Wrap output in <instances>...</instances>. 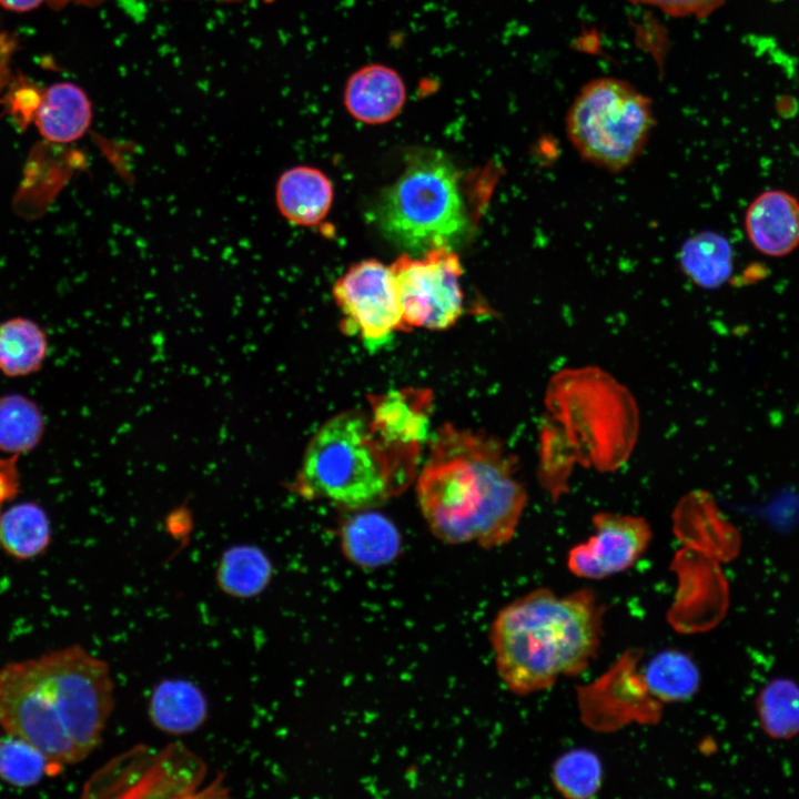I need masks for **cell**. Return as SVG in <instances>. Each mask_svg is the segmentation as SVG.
I'll return each instance as SVG.
<instances>
[{"instance_id":"obj_1","label":"cell","mask_w":799,"mask_h":799,"mask_svg":"<svg viewBox=\"0 0 799 799\" xmlns=\"http://www.w3.org/2000/svg\"><path fill=\"white\" fill-rule=\"evenodd\" d=\"M114 706L109 665L79 644L0 667V729L58 766L84 760L101 744Z\"/></svg>"},{"instance_id":"obj_2","label":"cell","mask_w":799,"mask_h":799,"mask_svg":"<svg viewBox=\"0 0 799 799\" xmlns=\"http://www.w3.org/2000/svg\"><path fill=\"white\" fill-rule=\"evenodd\" d=\"M516 457L498 438L441 426L417 477V500L428 528L448 544L502 546L515 535L527 502Z\"/></svg>"},{"instance_id":"obj_3","label":"cell","mask_w":799,"mask_h":799,"mask_svg":"<svg viewBox=\"0 0 799 799\" xmlns=\"http://www.w3.org/2000/svg\"><path fill=\"white\" fill-rule=\"evenodd\" d=\"M604 607L589 589L558 596L537 588L505 605L489 627L499 678L515 695L577 676L597 656Z\"/></svg>"},{"instance_id":"obj_4","label":"cell","mask_w":799,"mask_h":799,"mask_svg":"<svg viewBox=\"0 0 799 799\" xmlns=\"http://www.w3.org/2000/svg\"><path fill=\"white\" fill-rule=\"evenodd\" d=\"M419 454L421 447L385 439L370 413L345 411L313 434L290 488L351 512L371 508L406 488Z\"/></svg>"},{"instance_id":"obj_5","label":"cell","mask_w":799,"mask_h":799,"mask_svg":"<svg viewBox=\"0 0 799 799\" xmlns=\"http://www.w3.org/2000/svg\"><path fill=\"white\" fill-rule=\"evenodd\" d=\"M544 404L578 464L610 473L630 457L639 436V408L631 392L605 370L558 371L547 384Z\"/></svg>"},{"instance_id":"obj_6","label":"cell","mask_w":799,"mask_h":799,"mask_svg":"<svg viewBox=\"0 0 799 799\" xmlns=\"http://www.w3.org/2000/svg\"><path fill=\"white\" fill-rule=\"evenodd\" d=\"M458 178L441 152L415 154L376 202L374 215L382 233L413 253L452 247L468 225Z\"/></svg>"},{"instance_id":"obj_7","label":"cell","mask_w":799,"mask_h":799,"mask_svg":"<svg viewBox=\"0 0 799 799\" xmlns=\"http://www.w3.org/2000/svg\"><path fill=\"white\" fill-rule=\"evenodd\" d=\"M654 127L651 100L616 78L586 83L566 115L567 136L580 158L613 173L634 163Z\"/></svg>"},{"instance_id":"obj_8","label":"cell","mask_w":799,"mask_h":799,"mask_svg":"<svg viewBox=\"0 0 799 799\" xmlns=\"http://www.w3.org/2000/svg\"><path fill=\"white\" fill-rule=\"evenodd\" d=\"M395 282L404 328L446 330L463 312V274L451 246H438L421 257L403 254L390 266Z\"/></svg>"},{"instance_id":"obj_9","label":"cell","mask_w":799,"mask_h":799,"mask_svg":"<svg viewBox=\"0 0 799 799\" xmlns=\"http://www.w3.org/2000/svg\"><path fill=\"white\" fill-rule=\"evenodd\" d=\"M333 295L343 314V327L366 345L378 346L404 328L398 295L390 266L365 260L340 277Z\"/></svg>"},{"instance_id":"obj_10","label":"cell","mask_w":799,"mask_h":799,"mask_svg":"<svg viewBox=\"0 0 799 799\" xmlns=\"http://www.w3.org/2000/svg\"><path fill=\"white\" fill-rule=\"evenodd\" d=\"M593 527L595 534L567 555L568 569L580 578L604 579L630 568L653 538L649 523L636 515L596 513Z\"/></svg>"},{"instance_id":"obj_11","label":"cell","mask_w":799,"mask_h":799,"mask_svg":"<svg viewBox=\"0 0 799 799\" xmlns=\"http://www.w3.org/2000/svg\"><path fill=\"white\" fill-rule=\"evenodd\" d=\"M675 535L687 546L718 562L737 557L741 547L738 528L724 515L705 489L682 496L672 513Z\"/></svg>"},{"instance_id":"obj_12","label":"cell","mask_w":799,"mask_h":799,"mask_svg":"<svg viewBox=\"0 0 799 799\" xmlns=\"http://www.w3.org/2000/svg\"><path fill=\"white\" fill-rule=\"evenodd\" d=\"M139 754L141 763L133 751L129 759L119 758L124 766L117 759L110 762L118 770L124 771L117 775L124 776V780H131L118 790H151L150 796H172L173 791L175 796H180L179 791L193 790L204 772L203 762L180 745L170 746L151 757L146 756L149 765H144L142 754Z\"/></svg>"},{"instance_id":"obj_13","label":"cell","mask_w":799,"mask_h":799,"mask_svg":"<svg viewBox=\"0 0 799 799\" xmlns=\"http://www.w3.org/2000/svg\"><path fill=\"white\" fill-rule=\"evenodd\" d=\"M406 85L392 67L368 63L346 80L343 103L347 113L365 124H383L395 119L406 102Z\"/></svg>"},{"instance_id":"obj_14","label":"cell","mask_w":799,"mask_h":799,"mask_svg":"<svg viewBox=\"0 0 799 799\" xmlns=\"http://www.w3.org/2000/svg\"><path fill=\"white\" fill-rule=\"evenodd\" d=\"M745 231L760 253L788 255L799 246V201L781 190L760 193L746 211Z\"/></svg>"},{"instance_id":"obj_15","label":"cell","mask_w":799,"mask_h":799,"mask_svg":"<svg viewBox=\"0 0 799 799\" xmlns=\"http://www.w3.org/2000/svg\"><path fill=\"white\" fill-rule=\"evenodd\" d=\"M354 512L340 529L345 558L362 569L381 568L393 563L402 550L397 527L386 516L370 508Z\"/></svg>"},{"instance_id":"obj_16","label":"cell","mask_w":799,"mask_h":799,"mask_svg":"<svg viewBox=\"0 0 799 799\" xmlns=\"http://www.w3.org/2000/svg\"><path fill=\"white\" fill-rule=\"evenodd\" d=\"M370 404L372 422L385 439L404 446H422L432 408L429 391H391L372 396Z\"/></svg>"},{"instance_id":"obj_17","label":"cell","mask_w":799,"mask_h":799,"mask_svg":"<svg viewBox=\"0 0 799 799\" xmlns=\"http://www.w3.org/2000/svg\"><path fill=\"white\" fill-rule=\"evenodd\" d=\"M92 103L72 82H57L42 90L33 122L49 143L68 144L81 139L92 121Z\"/></svg>"},{"instance_id":"obj_18","label":"cell","mask_w":799,"mask_h":799,"mask_svg":"<svg viewBox=\"0 0 799 799\" xmlns=\"http://www.w3.org/2000/svg\"><path fill=\"white\" fill-rule=\"evenodd\" d=\"M333 185L318 169L300 165L284 171L275 186L280 213L292 224L313 226L328 213Z\"/></svg>"},{"instance_id":"obj_19","label":"cell","mask_w":799,"mask_h":799,"mask_svg":"<svg viewBox=\"0 0 799 799\" xmlns=\"http://www.w3.org/2000/svg\"><path fill=\"white\" fill-rule=\"evenodd\" d=\"M51 542V519L38 502H12L0 510V549L11 559H36L48 550Z\"/></svg>"},{"instance_id":"obj_20","label":"cell","mask_w":799,"mask_h":799,"mask_svg":"<svg viewBox=\"0 0 799 799\" xmlns=\"http://www.w3.org/2000/svg\"><path fill=\"white\" fill-rule=\"evenodd\" d=\"M149 716L154 727L170 735H185L200 728L208 717L203 691L186 679L159 682L149 700Z\"/></svg>"},{"instance_id":"obj_21","label":"cell","mask_w":799,"mask_h":799,"mask_svg":"<svg viewBox=\"0 0 799 799\" xmlns=\"http://www.w3.org/2000/svg\"><path fill=\"white\" fill-rule=\"evenodd\" d=\"M49 353L44 330L33 320L11 317L0 323V373L20 378L38 373Z\"/></svg>"},{"instance_id":"obj_22","label":"cell","mask_w":799,"mask_h":799,"mask_svg":"<svg viewBox=\"0 0 799 799\" xmlns=\"http://www.w3.org/2000/svg\"><path fill=\"white\" fill-rule=\"evenodd\" d=\"M47 421L40 405L19 392L0 395V453L21 457L42 442Z\"/></svg>"},{"instance_id":"obj_23","label":"cell","mask_w":799,"mask_h":799,"mask_svg":"<svg viewBox=\"0 0 799 799\" xmlns=\"http://www.w3.org/2000/svg\"><path fill=\"white\" fill-rule=\"evenodd\" d=\"M215 576L224 594L235 598H252L269 586L273 565L260 547L235 545L223 552Z\"/></svg>"},{"instance_id":"obj_24","label":"cell","mask_w":799,"mask_h":799,"mask_svg":"<svg viewBox=\"0 0 799 799\" xmlns=\"http://www.w3.org/2000/svg\"><path fill=\"white\" fill-rule=\"evenodd\" d=\"M684 273L697 285L716 289L725 284L734 269V252L729 241L712 231L689 237L680 250Z\"/></svg>"},{"instance_id":"obj_25","label":"cell","mask_w":799,"mask_h":799,"mask_svg":"<svg viewBox=\"0 0 799 799\" xmlns=\"http://www.w3.org/2000/svg\"><path fill=\"white\" fill-rule=\"evenodd\" d=\"M39 747L13 734L0 732V780L14 788H31L61 771Z\"/></svg>"},{"instance_id":"obj_26","label":"cell","mask_w":799,"mask_h":799,"mask_svg":"<svg viewBox=\"0 0 799 799\" xmlns=\"http://www.w3.org/2000/svg\"><path fill=\"white\" fill-rule=\"evenodd\" d=\"M644 675L648 692L665 702L690 698L700 681L694 661L677 650H665L656 655L648 663Z\"/></svg>"},{"instance_id":"obj_27","label":"cell","mask_w":799,"mask_h":799,"mask_svg":"<svg viewBox=\"0 0 799 799\" xmlns=\"http://www.w3.org/2000/svg\"><path fill=\"white\" fill-rule=\"evenodd\" d=\"M759 722L767 736L790 739L799 734V685L788 678L770 680L756 700Z\"/></svg>"},{"instance_id":"obj_28","label":"cell","mask_w":799,"mask_h":799,"mask_svg":"<svg viewBox=\"0 0 799 799\" xmlns=\"http://www.w3.org/2000/svg\"><path fill=\"white\" fill-rule=\"evenodd\" d=\"M575 464L578 462L573 447L557 424L546 416L539 432L538 478L554 502L568 492Z\"/></svg>"},{"instance_id":"obj_29","label":"cell","mask_w":799,"mask_h":799,"mask_svg":"<svg viewBox=\"0 0 799 799\" xmlns=\"http://www.w3.org/2000/svg\"><path fill=\"white\" fill-rule=\"evenodd\" d=\"M550 778L562 796L568 799H588L600 789L601 762L594 752L575 749L557 758Z\"/></svg>"},{"instance_id":"obj_30","label":"cell","mask_w":799,"mask_h":799,"mask_svg":"<svg viewBox=\"0 0 799 799\" xmlns=\"http://www.w3.org/2000/svg\"><path fill=\"white\" fill-rule=\"evenodd\" d=\"M41 94L42 90L28 83L19 85L18 82L14 83L12 90L8 93L7 103L10 114L18 125L26 127L33 121Z\"/></svg>"},{"instance_id":"obj_31","label":"cell","mask_w":799,"mask_h":799,"mask_svg":"<svg viewBox=\"0 0 799 799\" xmlns=\"http://www.w3.org/2000/svg\"><path fill=\"white\" fill-rule=\"evenodd\" d=\"M634 3L650 6L672 17L705 18L718 9L726 0H629Z\"/></svg>"},{"instance_id":"obj_32","label":"cell","mask_w":799,"mask_h":799,"mask_svg":"<svg viewBox=\"0 0 799 799\" xmlns=\"http://www.w3.org/2000/svg\"><path fill=\"white\" fill-rule=\"evenodd\" d=\"M19 457L0 458V510L12 503L20 490V475L17 467Z\"/></svg>"},{"instance_id":"obj_33","label":"cell","mask_w":799,"mask_h":799,"mask_svg":"<svg viewBox=\"0 0 799 799\" xmlns=\"http://www.w3.org/2000/svg\"><path fill=\"white\" fill-rule=\"evenodd\" d=\"M18 40L9 32H0V92L11 80L10 62L17 51Z\"/></svg>"},{"instance_id":"obj_34","label":"cell","mask_w":799,"mask_h":799,"mask_svg":"<svg viewBox=\"0 0 799 799\" xmlns=\"http://www.w3.org/2000/svg\"><path fill=\"white\" fill-rule=\"evenodd\" d=\"M43 0H0V6L14 12H28L38 8Z\"/></svg>"},{"instance_id":"obj_35","label":"cell","mask_w":799,"mask_h":799,"mask_svg":"<svg viewBox=\"0 0 799 799\" xmlns=\"http://www.w3.org/2000/svg\"><path fill=\"white\" fill-rule=\"evenodd\" d=\"M218 1H220V2H226V3H236V2H240V1H242V0H218Z\"/></svg>"}]
</instances>
